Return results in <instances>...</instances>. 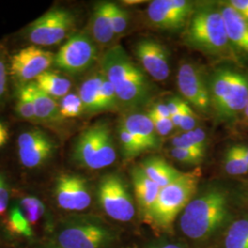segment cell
<instances>
[{
    "mask_svg": "<svg viewBox=\"0 0 248 248\" xmlns=\"http://www.w3.org/2000/svg\"><path fill=\"white\" fill-rule=\"evenodd\" d=\"M101 73L115 89L121 108L138 110L154 94L147 74L133 62L122 45L108 48L100 58Z\"/></svg>",
    "mask_w": 248,
    "mask_h": 248,
    "instance_id": "obj_1",
    "label": "cell"
},
{
    "mask_svg": "<svg viewBox=\"0 0 248 248\" xmlns=\"http://www.w3.org/2000/svg\"><path fill=\"white\" fill-rule=\"evenodd\" d=\"M183 42L189 48L209 56L240 62L227 37L220 2L196 3L184 29Z\"/></svg>",
    "mask_w": 248,
    "mask_h": 248,
    "instance_id": "obj_2",
    "label": "cell"
},
{
    "mask_svg": "<svg viewBox=\"0 0 248 248\" xmlns=\"http://www.w3.org/2000/svg\"><path fill=\"white\" fill-rule=\"evenodd\" d=\"M229 213L228 192L222 187L213 186L186 205L181 213L179 226L187 238L203 241L222 228Z\"/></svg>",
    "mask_w": 248,
    "mask_h": 248,
    "instance_id": "obj_3",
    "label": "cell"
},
{
    "mask_svg": "<svg viewBox=\"0 0 248 248\" xmlns=\"http://www.w3.org/2000/svg\"><path fill=\"white\" fill-rule=\"evenodd\" d=\"M212 112L218 122H239L248 100V75L235 67L215 68L208 78Z\"/></svg>",
    "mask_w": 248,
    "mask_h": 248,
    "instance_id": "obj_4",
    "label": "cell"
},
{
    "mask_svg": "<svg viewBox=\"0 0 248 248\" xmlns=\"http://www.w3.org/2000/svg\"><path fill=\"white\" fill-rule=\"evenodd\" d=\"M72 158L81 168L98 170L111 166L117 159L110 125L99 121L80 133L72 151Z\"/></svg>",
    "mask_w": 248,
    "mask_h": 248,
    "instance_id": "obj_5",
    "label": "cell"
},
{
    "mask_svg": "<svg viewBox=\"0 0 248 248\" xmlns=\"http://www.w3.org/2000/svg\"><path fill=\"white\" fill-rule=\"evenodd\" d=\"M113 239L112 231L95 217H72L57 227L48 248H107Z\"/></svg>",
    "mask_w": 248,
    "mask_h": 248,
    "instance_id": "obj_6",
    "label": "cell"
},
{
    "mask_svg": "<svg viewBox=\"0 0 248 248\" xmlns=\"http://www.w3.org/2000/svg\"><path fill=\"white\" fill-rule=\"evenodd\" d=\"M200 176L198 170L182 173L174 182L161 187L151 220L161 228L171 227L177 215L195 197Z\"/></svg>",
    "mask_w": 248,
    "mask_h": 248,
    "instance_id": "obj_7",
    "label": "cell"
},
{
    "mask_svg": "<svg viewBox=\"0 0 248 248\" xmlns=\"http://www.w3.org/2000/svg\"><path fill=\"white\" fill-rule=\"evenodd\" d=\"M98 59V45L90 34H72L54 57V65L68 75H79L90 69Z\"/></svg>",
    "mask_w": 248,
    "mask_h": 248,
    "instance_id": "obj_8",
    "label": "cell"
},
{
    "mask_svg": "<svg viewBox=\"0 0 248 248\" xmlns=\"http://www.w3.org/2000/svg\"><path fill=\"white\" fill-rule=\"evenodd\" d=\"M76 25V17L68 9L55 8L31 22L27 39L35 46H52L62 43Z\"/></svg>",
    "mask_w": 248,
    "mask_h": 248,
    "instance_id": "obj_9",
    "label": "cell"
},
{
    "mask_svg": "<svg viewBox=\"0 0 248 248\" xmlns=\"http://www.w3.org/2000/svg\"><path fill=\"white\" fill-rule=\"evenodd\" d=\"M98 202L108 217L118 222L133 220L135 207L133 198L123 177L108 174L100 179L98 189Z\"/></svg>",
    "mask_w": 248,
    "mask_h": 248,
    "instance_id": "obj_10",
    "label": "cell"
},
{
    "mask_svg": "<svg viewBox=\"0 0 248 248\" xmlns=\"http://www.w3.org/2000/svg\"><path fill=\"white\" fill-rule=\"evenodd\" d=\"M177 84L183 99L196 112L203 115L212 113L208 79L198 65L182 62L177 72Z\"/></svg>",
    "mask_w": 248,
    "mask_h": 248,
    "instance_id": "obj_11",
    "label": "cell"
},
{
    "mask_svg": "<svg viewBox=\"0 0 248 248\" xmlns=\"http://www.w3.org/2000/svg\"><path fill=\"white\" fill-rule=\"evenodd\" d=\"M196 2L189 0H154L146 9L151 24L161 31L184 30L195 9Z\"/></svg>",
    "mask_w": 248,
    "mask_h": 248,
    "instance_id": "obj_12",
    "label": "cell"
},
{
    "mask_svg": "<svg viewBox=\"0 0 248 248\" xmlns=\"http://www.w3.org/2000/svg\"><path fill=\"white\" fill-rule=\"evenodd\" d=\"M18 155L26 169H38L46 164L56 152V142L48 133L38 128L27 130L18 135Z\"/></svg>",
    "mask_w": 248,
    "mask_h": 248,
    "instance_id": "obj_13",
    "label": "cell"
},
{
    "mask_svg": "<svg viewBox=\"0 0 248 248\" xmlns=\"http://www.w3.org/2000/svg\"><path fill=\"white\" fill-rule=\"evenodd\" d=\"M55 55L39 46L31 45L19 50L10 60L9 70L20 85L33 82L54 63Z\"/></svg>",
    "mask_w": 248,
    "mask_h": 248,
    "instance_id": "obj_14",
    "label": "cell"
},
{
    "mask_svg": "<svg viewBox=\"0 0 248 248\" xmlns=\"http://www.w3.org/2000/svg\"><path fill=\"white\" fill-rule=\"evenodd\" d=\"M54 198L61 209L69 212L84 211L92 202L88 180L75 174H62L56 178Z\"/></svg>",
    "mask_w": 248,
    "mask_h": 248,
    "instance_id": "obj_15",
    "label": "cell"
},
{
    "mask_svg": "<svg viewBox=\"0 0 248 248\" xmlns=\"http://www.w3.org/2000/svg\"><path fill=\"white\" fill-rule=\"evenodd\" d=\"M134 54L142 69L152 78L163 82L170 74L168 48L153 39H141L134 45Z\"/></svg>",
    "mask_w": 248,
    "mask_h": 248,
    "instance_id": "obj_16",
    "label": "cell"
},
{
    "mask_svg": "<svg viewBox=\"0 0 248 248\" xmlns=\"http://www.w3.org/2000/svg\"><path fill=\"white\" fill-rule=\"evenodd\" d=\"M119 124L132 133L145 150H156L159 148L160 136L146 112L141 110L127 111L120 119Z\"/></svg>",
    "mask_w": 248,
    "mask_h": 248,
    "instance_id": "obj_17",
    "label": "cell"
},
{
    "mask_svg": "<svg viewBox=\"0 0 248 248\" xmlns=\"http://www.w3.org/2000/svg\"><path fill=\"white\" fill-rule=\"evenodd\" d=\"M227 37L238 59L248 58V22L227 2H220Z\"/></svg>",
    "mask_w": 248,
    "mask_h": 248,
    "instance_id": "obj_18",
    "label": "cell"
},
{
    "mask_svg": "<svg viewBox=\"0 0 248 248\" xmlns=\"http://www.w3.org/2000/svg\"><path fill=\"white\" fill-rule=\"evenodd\" d=\"M131 175L136 202L142 214L151 220L153 209L157 200L161 187L146 176L141 167L134 168L132 170Z\"/></svg>",
    "mask_w": 248,
    "mask_h": 248,
    "instance_id": "obj_19",
    "label": "cell"
},
{
    "mask_svg": "<svg viewBox=\"0 0 248 248\" xmlns=\"http://www.w3.org/2000/svg\"><path fill=\"white\" fill-rule=\"evenodd\" d=\"M90 36L100 46L110 45L115 38L110 18V2H98L92 12L90 19Z\"/></svg>",
    "mask_w": 248,
    "mask_h": 248,
    "instance_id": "obj_20",
    "label": "cell"
},
{
    "mask_svg": "<svg viewBox=\"0 0 248 248\" xmlns=\"http://www.w3.org/2000/svg\"><path fill=\"white\" fill-rule=\"evenodd\" d=\"M27 87L33 101L37 122L45 124L62 123L63 119L60 114V108L57 100L42 91L34 82L27 83Z\"/></svg>",
    "mask_w": 248,
    "mask_h": 248,
    "instance_id": "obj_21",
    "label": "cell"
},
{
    "mask_svg": "<svg viewBox=\"0 0 248 248\" xmlns=\"http://www.w3.org/2000/svg\"><path fill=\"white\" fill-rule=\"evenodd\" d=\"M146 176L159 187H164L174 182L183 172L172 167L161 156L153 155L144 160L141 165Z\"/></svg>",
    "mask_w": 248,
    "mask_h": 248,
    "instance_id": "obj_22",
    "label": "cell"
},
{
    "mask_svg": "<svg viewBox=\"0 0 248 248\" xmlns=\"http://www.w3.org/2000/svg\"><path fill=\"white\" fill-rule=\"evenodd\" d=\"M103 78L101 71L92 74L80 85L78 94L82 100L85 113L96 114L101 112L100 87Z\"/></svg>",
    "mask_w": 248,
    "mask_h": 248,
    "instance_id": "obj_23",
    "label": "cell"
},
{
    "mask_svg": "<svg viewBox=\"0 0 248 248\" xmlns=\"http://www.w3.org/2000/svg\"><path fill=\"white\" fill-rule=\"evenodd\" d=\"M36 86L55 100H61L70 93L72 82L57 72L46 71L34 81Z\"/></svg>",
    "mask_w": 248,
    "mask_h": 248,
    "instance_id": "obj_24",
    "label": "cell"
},
{
    "mask_svg": "<svg viewBox=\"0 0 248 248\" xmlns=\"http://www.w3.org/2000/svg\"><path fill=\"white\" fill-rule=\"evenodd\" d=\"M223 248H248V214L231 222L224 234Z\"/></svg>",
    "mask_w": 248,
    "mask_h": 248,
    "instance_id": "obj_25",
    "label": "cell"
},
{
    "mask_svg": "<svg viewBox=\"0 0 248 248\" xmlns=\"http://www.w3.org/2000/svg\"><path fill=\"white\" fill-rule=\"evenodd\" d=\"M223 169L226 174L232 177H240L248 174V163L233 148L232 144L224 153Z\"/></svg>",
    "mask_w": 248,
    "mask_h": 248,
    "instance_id": "obj_26",
    "label": "cell"
},
{
    "mask_svg": "<svg viewBox=\"0 0 248 248\" xmlns=\"http://www.w3.org/2000/svg\"><path fill=\"white\" fill-rule=\"evenodd\" d=\"M7 226L11 232L18 235L31 237L33 234L32 226L28 222L19 205H14L10 209Z\"/></svg>",
    "mask_w": 248,
    "mask_h": 248,
    "instance_id": "obj_27",
    "label": "cell"
},
{
    "mask_svg": "<svg viewBox=\"0 0 248 248\" xmlns=\"http://www.w3.org/2000/svg\"><path fill=\"white\" fill-rule=\"evenodd\" d=\"M118 137L125 159H132L146 152L133 134L120 124L118 125Z\"/></svg>",
    "mask_w": 248,
    "mask_h": 248,
    "instance_id": "obj_28",
    "label": "cell"
},
{
    "mask_svg": "<svg viewBox=\"0 0 248 248\" xmlns=\"http://www.w3.org/2000/svg\"><path fill=\"white\" fill-rule=\"evenodd\" d=\"M16 112L21 119L25 121L38 123L36 119L33 101L27 84L21 85L17 91Z\"/></svg>",
    "mask_w": 248,
    "mask_h": 248,
    "instance_id": "obj_29",
    "label": "cell"
},
{
    "mask_svg": "<svg viewBox=\"0 0 248 248\" xmlns=\"http://www.w3.org/2000/svg\"><path fill=\"white\" fill-rule=\"evenodd\" d=\"M19 207L31 225L39 222L45 213L44 202L33 196H28L20 201Z\"/></svg>",
    "mask_w": 248,
    "mask_h": 248,
    "instance_id": "obj_30",
    "label": "cell"
},
{
    "mask_svg": "<svg viewBox=\"0 0 248 248\" xmlns=\"http://www.w3.org/2000/svg\"><path fill=\"white\" fill-rule=\"evenodd\" d=\"M59 108L60 114L63 120L78 118L85 113L79 95L74 92H70L59 101Z\"/></svg>",
    "mask_w": 248,
    "mask_h": 248,
    "instance_id": "obj_31",
    "label": "cell"
},
{
    "mask_svg": "<svg viewBox=\"0 0 248 248\" xmlns=\"http://www.w3.org/2000/svg\"><path fill=\"white\" fill-rule=\"evenodd\" d=\"M103 75V74H102ZM100 107L102 111H113L121 108L119 98L111 83L103 75L100 87Z\"/></svg>",
    "mask_w": 248,
    "mask_h": 248,
    "instance_id": "obj_32",
    "label": "cell"
},
{
    "mask_svg": "<svg viewBox=\"0 0 248 248\" xmlns=\"http://www.w3.org/2000/svg\"><path fill=\"white\" fill-rule=\"evenodd\" d=\"M110 18L115 36L123 34L129 24V14L126 9L110 2Z\"/></svg>",
    "mask_w": 248,
    "mask_h": 248,
    "instance_id": "obj_33",
    "label": "cell"
},
{
    "mask_svg": "<svg viewBox=\"0 0 248 248\" xmlns=\"http://www.w3.org/2000/svg\"><path fill=\"white\" fill-rule=\"evenodd\" d=\"M170 154L177 161L185 165H200L205 157L204 155L176 147L170 150Z\"/></svg>",
    "mask_w": 248,
    "mask_h": 248,
    "instance_id": "obj_34",
    "label": "cell"
},
{
    "mask_svg": "<svg viewBox=\"0 0 248 248\" xmlns=\"http://www.w3.org/2000/svg\"><path fill=\"white\" fill-rule=\"evenodd\" d=\"M199 122L200 121H199V117L197 115V112L186 102H185V105L182 110V118H181L179 129L183 133L192 131L196 128H198Z\"/></svg>",
    "mask_w": 248,
    "mask_h": 248,
    "instance_id": "obj_35",
    "label": "cell"
},
{
    "mask_svg": "<svg viewBox=\"0 0 248 248\" xmlns=\"http://www.w3.org/2000/svg\"><path fill=\"white\" fill-rule=\"evenodd\" d=\"M146 113L150 117L151 121L154 124V127L159 136H168L172 133L176 128L170 118H162L159 116L155 115L151 112L146 111Z\"/></svg>",
    "mask_w": 248,
    "mask_h": 248,
    "instance_id": "obj_36",
    "label": "cell"
},
{
    "mask_svg": "<svg viewBox=\"0 0 248 248\" xmlns=\"http://www.w3.org/2000/svg\"><path fill=\"white\" fill-rule=\"evenodd\" d=\"M183 138H185L188 142H192L197 147L202 150H207V133H205L202 128L198 127L192 131H188L180 134Z\"/></svg>",
    "mask_w": 248,
    "mask_h": 248,
    "instance_id": "obj_37",
    "label": "cell"
},
{
    "mask_svg": "<svg viewBox=\"0 0 248 248\" xmlns=\"http://www.w3.org/2000/svg\"><path fill=\"white\" fill-rule=\"evenodd\" d=\"M8 94V68L5 57L0 52V104Z\"/></svg>",
    "mask_w": 248,
    "mask_h": 248,
    "instance_id": "obj_38",
    "label": "cell"
},
{
    "mask_svg": "<svg viewBox=\"0 0 248 248\" xmlns=\"http://www.w3.org/2000/svg\"><path fill=\"white\" fill-rule=\"evenodd\" d=\"M9 202V186L6 177L0 173V215L6 213Z\"/></svg>",
    "mask_w": 248,
    "mask_h": 248,
    "instance_id": "obj_39",
    "label": "cell"
},
{
    "mask_svg": "<svg viewBox=\"0 0 248 248\" xmlns=\"http://www.w3.org/2000/svg\"><path fill=\"white\" fill-rule=\"evenodd\" d=\"M228 3L248 22V0H230Z\"/></svg>",
    "mask_w": 248,
    "mask_h": 248,
    "instance_id": "obj_40",
    "label": "cell"
},
{
    "mask_svg": "<svg viewBox=\"0 0 248 248\" xmlns=\"http://www.w3.org/2000/svg\"><path fill=\"white\" fill-rule=\"evenodd\" d=\"M167 105L169 107V111H170V117L172 115H175L178 112H180L185 104V100L182 98H177V97H173L168 99L166 102Z\"/></svg>",
    "mask_w": 248,
    "mask_h": 248,
    "instance_id": "obj_41",
    "label": "cell"
},
{
    "mask_svg": "<svg viewBox=\"0 0 248 248\" xmlns=\"http://www.w3.org/2000/svg\"><path fill=\"white\" fill-rule=\"evenodd\" d=\"M147 111L162 118H170L169 107L167 105V103H164V102H158V103L153 104Z\"/></svg>",
    "mask_w": 248,
    "mask_h": 248,
    "instance_id": "obj_42",
    "label": "cell"
},
{
    "mask_svg": "<svg viewBox=\"0 0 248 248\" xmlns=\"http://www.w3.org/2000/svg\"><path fill=\"white\" fill-rule=\"evenodd\" d=\"M232 146L248 165V142H236L232 143Z\"/></svg>",
    "mask_w": 248,
    "mask_h": 248,
    "instance_id": "obj_43",
    "label": "cell"
},
{
    "mask_svg": "<svg viewBox=\"0 0 248 248\" xmlns=\"http://www.w3.org/2000/svg\"><path fill=\"white\" fill-rule=\"evenodd\" d=\"M149 248H183L180 246L176 245V244H171V243H159V244H155L153 246L149 247Z\"/></svg>",
    "mask_w": 248,
    "mask_h": 248,
    "instance_id": "obj_44",
    "label": "cell"
},
{
    "mask_svg": "<svg viewBox=\"0 0 248 248\" xmlns=\"http://www.w3.org/2000/svg\"><path fill=\"white\" fill-rule=\"evenodd\" d=\"M239 123L242 124L243 127H248V100L245 110L240 118Z\"/></svg>",
    "mask_w": 248,
    "mask_h": 248,
    "instance_id": "obj_45",
    "label": "cell"
},
{
    "mask_svg": "<svg viewBox=\"0 0 248 248\" xmlns=\"http://www.w3.org/2000/svg\"><path fill=\"white\" fill-rule=\"evenodd\" d=\"M9 140V131L8 129L3 130L0 132V148L3 147Z\"/></svg>",
    "mask_w": 248,
    "mask_h": 248,
    "instance_id": "obj_46",
    "label": "cell"
},
{
    "mask_svg": "<svg viewBox=\"0 0 248 248\" xmlns=\"http://www.w3.org/2000/svg\"><path fill=\"white\" fill-rule=\"evenodd\" d=\"M144 1L142 0H127V1H124V3H125V5H137V4H142Z\"/></svg>",
    "mask_w": 248,
    "mask_h": 248,
    "instance_id": "obj_47",
    "label": "cell"
},
{
    "mask_svg": "<svg viewBox=\"0 0 248 248\" xmlns=\"http://www.w3.org/2000/svg\"><path fill=\"white\" fill-rule=\"evenodd\" d=\"M5 129H7V127L4 125V124H2V123L0 122V132H2V131L5 130Z\"/></svg>",
    "mask_w": 248,
    "mask_h": 248,
    "instance_id": "obj_48",
    "label": "cell"
}]
</instances>
